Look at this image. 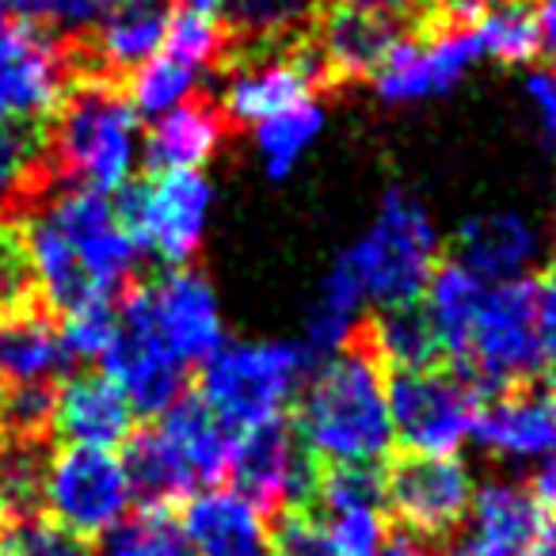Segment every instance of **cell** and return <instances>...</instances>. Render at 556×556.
Returning <instances> with one entry per match:
<instances>
[{
	"label": "cell",
	"mask_w": 556,
	"mask_h": 556,
	"mask_svg": "<svg viewBox=\"0 0 556 556\" xmlns=\"http://www.w3.org/2000/svg\"><path fill=\"white\" fill-rule=\"evenodd\" d=\"M0 556H96L88 541L62 530L54 518H0Z\"/></svg>",
	"instance_id": "39"
},
{
	"label": "cell",
	"mask_w": 556,
	"mask_h": 556,
	"mask_svg": "<svg viewBox=\"0 0 556 556\" xmlns=\"http://www.w3.org/2000/svg\"><path fill=\"white\" fill-rule=\"evenodd\" d=\"M202 73L191 65L176 62L168 54H156L153 62H146L130 77V108L146 118H161L168 111L184 108L187 100H194Z\"/></svg>",
	"instance_id": "35"
},
{
	"label": "cell",
	"mask_w": 556,
	"mask_h": 556,
	"mask_svg": "<svg viewBox=\"0 0 556 556\" xmlns=\"http://www.w3.org/2000/svg\"><path fill=\"white\" fill-rule=\"evenodd\" d=\"M472 439L503 462H541L556 450V381H522L484 401Z\"/></svg>",
	"instance_id": "17"
},
{
	"label": "cell",
	"mask_w": 556,
	"mask_h": 556,
	"mask_svg": "<svg viewBox=\"0 0 556 556\" xmlns=\"http://www.w3.org/2000/svg\"><path fill=\"white\" fill-rule=\"evenodd\" d=\"M313 366L317 363L302 343H232L202 366V404L232 434H244L282 419V408L302 393Z\"/></svg>",
	"instance_id": "4"
},
{
	"label": "cell",
	"mask_w": 556,
	"mask_h": 556,
	"mask_svg": "<svg viewBox=\"0 0 556 556\" xmlns=\"http://www.w3.org/2000/svg\"><path fill=\"white\" fill-rule=\"evenodd\" d=\"M179 533L194 548V556H275L267 515L237 492L191 495Z\"/></svg>",
	"instance_id": "23"
},
{
	"label": "cell",
	"mask_w": 556,
	"mask_h": 556,
	"mask_svg": "<svg viewBox=\"0 0 556 556\" xmlns=\"http://www.w3.org/2000/svg\"><path fill=\"white\" fill-rule=\"evenodd\" d=\"M538 340L541 363L556 374V270L538 287Z\"/></svg>",
	"instance_id": "44"
},
{
	"label": "cell",
	"mask_w": 556,
	"mask_h": 556,
	"mask_svg": "<svg viewBox=\"0 0 556 556\" xmlns=\"http://www.w3.org/2000/svg\"><path fill=\"white\" fill-rule=\"evenodd\" d=\"M454 263L488 287L522 282L541 263V232L522 214H477L457 229Z\"/></svg>",
	"instance_id": "21"
},
{
	"label": "cell",
	"mask_w": 556,
	"mask_h": 556,
	"mask_svg": "<svg viewBox=\"0 0 556 556\" xmlns=\"http://www.w3.org/2000/svg\"><path fill=\"white\" fill-rule=\"evenodd\" d=\"M229 134L214 100H187L184 108L153 118V130L141 141L149 172H199Z\"/></svg>",
	"instance_id": "26"
},
{
	"label": "cell",
	"mask_w": 556,
	"mask_h": 556,
	"mask_svg": "<svg viewBox=\"0 0 556 556\" xmlns=\"http://www.w3.org/2000/svg\"><path fill=\"white\" fill-rule=\"evenodd\" d=\"M332 0H225L222 20L237 39H248L255 47L270 50V42H290L313 27Z\"/></svg>",
	"instance_id": "32"
},
{
	"label": "cell",
	"mask_w": 556,
	"mask_h": 556,
	"mask_svg": "<svg viewBox=\"0 0 556 556\" xmlns=\"http://www.w3.org/2000/svg\"><path fill=\"white\" fill-rule=\"evenodd\" d=\"M77 80V54L0 4V123L47 126Z\"/></svg>",
	"instance_id": "9"
},
{
	"label": "cell",
	"mask_w": 556,
	"mask_h": 556,
	"mask_svg": "<svg viewBox=\"0 0 556 556\" xmlns=\"http://www.w3.org/2000/svg\"><path fill=\"white\" fill-rule=\"evenodd\" d=\"M47 214L73 244L85 275L92 278V287L103 298L118 302L134 287V270H138L141 252L130 240V232L123 229V222H118L115 202L100 191L65 187V191L50 194Z\"/></svg>",
	"instance_id": "13"
},
{
	"label": "cell",
	"mask_w": 556,
	"mask_h": 556,
	"mask_svg": "<svg viewBox=\"0 0 556 556\" xmlns=\"http://www.w3.org/2000/svg\"><path fill=\"white\" fill-rule=\"evenodd\" d=\"M358 278L366 302L381 309L412 305L424 298L439 260V229L427 206L404 187H389L370 229L340 255Z\"/></svg>",
	"instance_id": "3"
},
{
	"label": "cell",
	"mask_w": 556,
	"mask_h": 556,
	"mask_svg": "<svg viewBox=\"0 0 556 556\" xmlns=\"http://www.w3.org/2000/svg\"><path fill=\"white\" fill-rule=\"evenodd\" d=\"M317 472L320 462L298 439L294 427L287 419H270L237 434L225 477L232 480L237 495H244L263 515H287V510H309Z\"/></svg>",
	"instance_id": "10"
},
{
	"label": "cell",
	"mask_w": 556,
	"mask_h": 556,
	"mask_svg": "<svg viewBox=\"0 0 556 556\" xmlns=\"http://www.w3.org/2000/svg\"><path fill=\"white\" fill-rule=\"evenodd\" d=\"M530 556H556V515H548L545 522H541Z\"/></svg>",
	"instance_id": "49"
},
{
	"label": "cell",
	"mask_w": 556,
	"mask_h": 556,
	"mask_svg": "<svg viewBox=\"0 0 556 556\" xmlns=\"http://www.w3.org/2000/svg\"><path fill=\"white\" fill-rule=\"evenodd\" d=\"M54 187L50 149L42 126H4L0 123V222H20L35 214Z\"/></svg>",
	"instance_id": "28"
},
{
	"label": "cell",
	"mask_w": 556,
	"mask_h": 556,
	"mask_svg": "<svg viewBox=\"0 0 556 556\" xmlns=\"http://www.w3.org/2000/svg\"><path fill=\"white\" fill-rule=\"evenodd\" d=\"M320 130H325V108L317 100L298 103V108L255 126V146H260L267 176L270 179L290 176L298 168V161L313 149V141L320 138Z\"/></svg>",
	"instance_id": "33"
},
{
	"label": "cell",
	"mask_w": 556,
	"mask_h": 556,
	"mask_svg": "<svg viewBox=\"0 0 556 556\" xmlns=\"http://www.w3.org/2000/svg\"><path fill=\"white\" fill-rule=\"evenodd\" d=\"M439 12L469 27L477 50L492 62L526 65L541 54L533 0H439Z\"/></svg>",
	"instance_id": "25"
},
{
	"label": "cell",
	"mask_w": 556,
	"mask_h": 556,
	"mask_svg": "<svg viewBox=\"0 0 556 556\" xmlns=\"http://www.w3.org/2000/svg\"><path fill=\"white\" fill-rule=\"evenodd\" d=\"M533 9H538L541 50L553 58V70H556V0H533Z\"/></svg>",
	"instance_id": "47"
},
{
	"label": "cell",
	"mask_w": 556,
	"mask_h": 556,
	"mask_svg": "<svg viewBox=\"0 0 556 556\" xmlns=\"http://www.w3.org/2000/svg\"><path fill=\"white\" fill-rule=\"evenodd\" d=\"M179 12H194V16H210V20H222V4L225 0H176Z\"/></svg>",
	"instance_id": "50"
},
{
	"label": "cell",
	"mask_w": 556,
	"mask_h": 556,
	"mask_svg": "<svg viewBox=\"0 0 556 556\" xmlns=\"http://www.w3.org/2000/svg\"><path fill=\"white\" fill-rule=\"evenodd\" d=\"M96 556H194L172 515H149L141 510L134 522H123L115 533H108Z\"/></svg>",
	"instance_id": "38"
},
{
	"label": "cell",
	"mask_w": 556,
	"mask_h": 556,
	"mask_svg": "<svg viewBox=\"0 0 556 556\" xmlns=\"http://www.w3.org/2000/svg\"><path fill=\"white\" fill-rule=\"evenodd\" d=\"M65 366L70 355L62 325L39 298L0 305V381H9L12 389L54 386Z\"/></svg>",
	"instance_id": "20"
},
{
	"label": "cell",
	"mask_w": 556,
	"mask_h": 556,
	"mask_svg": "<svg viewBox=\"0 0 556 556\" xmlns=\"http://www.w3.org/2000/svg\"><path fill=\"white\" fill-rule=\"evenodd\" d=\"M526 96H530L533 111H538V123L545 130V141L556 149V70H533L526 80Z\"/></svg>",
	"instance_id": "43"
},
{
	"label": "cell",
	"mask_w": 556,
	"mask_h": 556,
	"mask_svg": "<svg viewBox=\"0 0 556 556\" xmlns=\"http://www.w3.org/2000/svg\"><path fill=\"white\" fill-rule=\"evenodd\" d=\"M123 465L134 488V503H141V510H149V515H172L199 488L194 472L187 469L179 450L161 434V427L130 434Z\"/></svg>",
	"instance_id": "27"
},
{
	"label": "cell",
	"mask_w": 556,
	"mask_h": 556,
	"mask_svg": "<svg viewBox=\"0 0 556 556\" xmlns=\"http://www.w3.org/2000/svg\"><path fill=\"white\" fill-rule=\"evenodd\" d=\"M363 332L366 343L374 348V355L389 370H424V366L446 363L439 332H434L431 317H427V309L419 302L381 309L374 320H366Z\"/></svg>",
	"instance_id": "30"
},
{
	"label": "cell",
	"mask_w": 556,
	"mask_h": 556,
	"mask_svg": "<svg viewBox=\"0 0 556 556\" xmlns=\"http://www.w3.org/2000/svg\"><path fill=\"white\" fill-rule=\"evenodd\" d=\"M214 187L199 172H153L118 191V222L138 252H153L168 267H187L206 237Z\"/></svg>",
	"instance_id": "7"
},
{
	"label": "cell",
	"mask_w": 556,
	"mask_h": 556,
	"mask_svg": "<svg viewBox=\"0 0 556 556\" xmlns=\"http://www.w3.org/2000/svg\"><path fill=\"white\" fill-rule=\"evenodd\" d=\"M530 495L545 515H556V450L548 457H541V465L533 469Z\"/></svg>",
	"instance_id": "46"
},
{
	"label": "cell",
	"mask_w": 556,
	"mask_h": 556,
	"mask_svg": "<svg viewBox=\"0 0 556 556\" xmlns=\"http://www.w3.org/2000/svg\"><path fill=\"white\" fill-rule=\"evenodd\" d=\"M340 4H351L358 12H370V16H381V20H412V16H424V12H434L439 0H340Z\"/></svg>",
	"instance_id": "45"
},
{
	"label": "cell",
	"mask_w": 556,
	"mask_h": 556,
	"mask_svg": "<svg viewBox=\"0 0 556 556\" xmlns=\"http://www.w3.org/2000/svg\"><path fill=\"white\" fill-rule=\"evenodd\" d=\"M134 416L138 412L108 374H73L54 396V434L70 446H123L134 434Z\"/></svg>",
	"instance_id": "22"
},
{
	"label": "cell",
	"mask_w": 556,
	"mask_h": 556,
	"mask_svg": "<svg viewBox=\"0 0 556 556\" xmlns=\"http://www.w3.org/2000/svg\"><path fill=\"white\" fill-rule=\"evenodd\" d=\"M0 4H4V0H0Z\"/></svg>",
	"instance_id": "52"
},
{
	"label": "cell",
	"mask_w": 556,
	"mask_h": 556,
	"mask_svg": "<svg viewBox=\"0 0 556 556\" xmlns=\"http://www.w3.org/2000/svg\"><path fill=\"white\" fill-rule=\"evenodd\" d=\"M401 39V24L336 0L317 20V42H309V47L317 54L320 73H325V85H336V80L374 77Z\"/></svg>",
	"instance_id": "19"
},
{
	"label": "cell",
	"mask_w": 556,
	"mask_h": 556,
	"mask_svg": "<svg viewBox=\"0 0 556 556\" xmlns=\"http://www.w3.org/2000/svg\"><path fill=\"white\" fill-rule=\"evenodd\" d=\"M472 507V477L457 457H396L386 469V510L408 538H450Z\"/></svg>",
	"instance_id": "14"
},
{
	"label": "cell",
	"mask_w": 556,
	"mask_h": 556,
	"mask_svg": "<svg viewBox=\"0 0 556 556\" xmlns=\"http://www.w3.org/2000/svg\"><path fill=\"white\" fill-rule=\"evenodd\" d=\"M454 358L484 396L538 378L545 363L538 340V287L530 278L500 287L484 282Z\"/></svg>",
	"instance_id": "5"
},
{
	"label": "cell",
	"mask_w": 556,
	"mask_h": 556,
	"mask_svg": "<svg viewBox=\"0 0 556 556\" xmlns=\"http://www.w3.org/2000/svg\"><path fill=\"white\" fill-rule=\"evenodd\" d=\"M386 389L396 442L424 457H454L472 439L488 401L469 374L450 366L393 370Z\"/></svg>",
	"instance_id": "6"
},
{
	"label": "cell",
	"mask_w": 556,
	"mask_h": 556,
	"mask_svg": "<svg viewBox=\"0 0 556 556\" xmlns=\"http://www.w3.org/2000/svg\"><path fill=\"white\" fill-rule=\"evenodd\" d=\"M378 556H434V548L427 545V541L419 538H408V533H396V538L386 541V548H381Z\"/></svg>",
	"instance_id": "48"
},
{
	"label": "cell",
	"mask_w": 556,
	"mask_h": 556,
	"mask_svg": "<svg viewBox=\"0 0 556 556\" xmlns=\"http://www.w3.org/2000/svg\"><path fill=\"white\" fill-rule=\"evenodd\" d=\"M545 518L530 488L515 480H488L472 492V507L450 538L446 556H530Z\"/></svg>",
	"instance_id": "18"
},
{
	"label": "cell",
	"mask_w": 556,
	"mask_h": 556,
	"mask_svg": "<svg viewBox=\"0 0 556 556\" xmlns=\"http://www.w3.org/2000/svg\"><path fill=\"white\" fill-rule=\"evenodd\" d=\"M54 187L123 191L138 161V111L108 77H77L47 130Z\"/></svg>",
	"instance_id": "2"
},
{
	"label": "cell",
	"mask_w": 556,
	"mask_h": 556,
	"mask_svg": "<svg viewBox=\"0 0 556 556\" xmlns=\"http://www.w3.org/2000/svg\"><path fill=\"white\" fill-rule=\"evenodd\" d=\"M42 507L62 530L77 533L80 541L115 533L134 507V488L123 457L92 446L54 450L47 488H42Z\"/></svg>",
	"instance_id": "8"
},
{
	"label": "cell",
	"mask_w": 556,
	"mask_h": 556,
	"mask_svg": "<svg viewBox=\"0 0 556 556\" xmlns=\"http://www.w3.org/2000/svg\"><path fill=\"white\" fill-rule=\"evenodd\" d=\"M386 366L358 332L317 366L298 393V439L320 465H378L396 434L389 416Z\"/></svg>",
	"instance_id": "1"
},
{
	"label": "cell",
	"mask_w": 556,
	"mask_h": 556,
	"mask_svg": "<svg viewBox=\"0 0 556 556\" xmlns=\"http://www.w3.org/2000/svg\"><path fill=\"white\" fill-rule=\"evenodd\" d=\"M480 58L477 39L469 27L450 20L434 4L431 24L424 35H404L386 58L378 73H374V88L389 108H408V103H424L434 96L454 92V85L472 70Z\"/></svg>",
	"instance_id": "12"
},
{
	"label": "cell",
	"mask_w": 556,
	"mask_h": 556,
	"mask_svg": "<svg viewBox=\"0 0 556 556\" xmlns=\"http://www.w3.org/2000/svg\"><path fill=\"white\" fill-rule=\"evenodd\" d=\"M118 332V302L115 305H88L62 320V343L70 363H88L103 358Z\"/></svg>",
	"instance_id": "41"
},
{
	"label": "cell",
	"mask_w": 556,
	"mask_h": 556,
	"mask_svg": "<svg viewBox=\"0 0 556 556\" xmlns=\"http://www.w3.org/2000/svg\"><path fill=\"white\" fill-rule=\"evenodd\" d=\"M4 396H9V389H4V381H0V416H4Z\"/></svg>",
	"instance_id": "51"
},
{
	"label": "cell",
	"mask_w": 556,
	"mask_h": 556,
	"mask_svg": "<svg viewBox=\"0 0 556 556\" xmlns=\"http://www.w3.org/2000/svg\"><path fill=\"white\" fill-rule=\"evenodd\" d=\"M118 0H4V9L24 24L39 27L65 47H80L103 27Z\"/></svg>",
	"instance_id": "34"
},
{
	"label": "cell",
	"mask_w": 556,
	"mask_h": 556,
	"mask_svg": "<svg viewBox=\"0 0 556 556\" xmlns=\"http://www.w3.org/2000/svg\"><path fill=\"white\" fill-rule=\"evenodd\" d=\"M100 363L141 416H164L187 389V366L172 358V351L156 340L149 320L126 294L118 298V332Z\"/></svg>",
	"instance_id": "16"
},
{
	"label": "cell",
	"mask_w": 556,
	"mask_h": 556,
	"mask_svg": "<svg viewBox=\"0 0 556 556\" xmlns=\"http://www.w3.org/2000/svg\"><path fill=\"white\" fill-rule=\"evenodd\" d=\"M320 85H325V73H320L313 47L294 42V47L260 50L248 62L232 65L214 103L229 126H260L298 103H309Z\"/></svg>",
	"instance_id": "15"
},
{
	"label": "cell",
	"mask_w": 556,
	"mask_h": 556,
	"mask_svg": "<svg viewBox=\"0 0 556 556\" xmlns=\"http://www.w3.org/2000/svg\"><path fill=\"white\" fill-rule=\"evenodd\" d=\"M161 434L179 450L187 469L199 484H214L229 472V457L237 446V434L202 404V396H179L161 416Z\"/></svg>",
	"instance_id": "29"
},
{
	"label": "cell",
	"mask_w": 556,
	"mask_h": 556,
	"mask_svg": "<svg viewBox=\"0 0 556 556\" xmlns=\"http://www.w3.org/2000/svg\"><path fill=\"white\" fill-rule=\"evenodd\" d=\"M50 457V434H16L0 427V518L39 515Z\"/></svg>",
	"instance_id": "31"
},
{
	"label": "cell",
	"mask_w": 556,
	"mask_h": 556,
	"mask_svg": "<svg viewBox=\"0 0 556 556\" xmlns=\"http://www.w3.org/2000/svg\"><path fill=\"white\" fill-rule=\"evenodd\" d=\"M317 518L325 526L332 556H378L389 541L386 510L378 507L336 510V515H317Z\"/></svg>",
	"instance_id": "40"
},
{
	"label": "cell",
	"mask_w": 556,
	"mask_h": 556,
	"mask_svg": "<svg viewBox=\"0 0 556 556\" xmlns=\"http://www.w3.org/2000/svg\"><path fill=\"white\" fill-rule=\"evenodd\" d=\"M378 507L386 510V469L381 465H320L313 488V515Z\"/></svg>",
	"instance_id": "36"
},
{
	"label": "cell",
	"mask_w": 556,
	"mask_h": 556,
	"mask_svg": "<svg viewBox=\"0 0 556 556\" xmlns=\"http://www.w3.org/2000/svg\"><path fill=\"white\" fill-rule=\"evenodd\" d=\"M232 50L229 31L222 27V20L194 16V12H172L168 35H164L161 54L176 58V62L191 65L199 73H210L214 65H222Z\"/></svg>",
	"instance_id": "37"
},
{
	"label": "cell",
	"mask_w": 556,
	"mask_h": 556,
	"mask_svg": "<svg viewBox=\"0 0 556 556\" xmlns=\"http://www.w3.org/2000/svg\"><path fill=\"white\" fill-rule=\"evenodd\" d=\"M126 298L138 305L156 340L172 351L179 366H206L225 348L222 305L199 270L172 267L156 282H141V287L134 282Z\"/></svg>",
	"instance_id": "11"
},
{
	"label": "cell",
	"mask_w": 556,
	"mask_h": 556,
	"mask_svg": "<svg viewBox=\"0 0 556 556\" xmlns=\"http://www.w3.org/2000/svg\"><path fill=\"white\" fill-rule=\"evenodd\" d=\"M172 4L176 0H118L103 27L92 35V77L115 80L153 62L168 35Z\"/></svg>",
	"instance_id": "24"
},
{
	"label": "cell",
	"mask_w": 556,
	"mask_h": 556,
	"mask_svg": "<svg viewBox=\"0 0 556 556\" xmlns=\"http://www.w3.org/2000/svg\"><path fill=\"white\" fill-rule=\"evenodd\" d=\"M24 298L35 294H31V278H27L20 222H0V305L24 302Z\"/></svg>",
	"instance_id": "42"
}]
</instances>
